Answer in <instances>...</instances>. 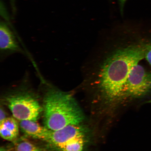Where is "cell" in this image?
<instances>
[{
  "mask_svg": "<svg viewBox=\"0 0 151 151\" xmlns=\"http://www.w3.org/2000/svg\"><path fill=\"white\" fill-rule=\"evenodd\" d=\"M145 52L146 45L130 43L116 49L105 58L94 80L104 97L110 100L124 97L130 72L145 58Z\"/></svg>",
  "mask_w": 151,
  "mask_h": 151,
  "instance_id": "6da1fadb",
  "label": "cell"
},
{
  "mask_svg": "<svg viewBox=\"0 0 151 151\" xmlns=\"http://www.w3.org/2000/svg\"><path fill=\"white\" fill-rule=\"evenodd\" d=\"M145 58L151 66V45H146Z\"/></svg>",
  "mask_w": 151,
  "mask_h": 151,
  "instance_id": "8fae6325",
  "label": "cell"
},
{
  "mask_svg": "<svg viewBox=\"0 0 151 151\" xmlns=\"http://www.w3.org/2000/svg\"><path fill=\"white\" fill-rule=\"evenodd\" d=\"M151 92V73L139 63L134 66L124 88L125 97L137 98Z\"/></svg>",
  "mask_w": 151,
  "mask_h": 151,
  "instance_id": "277c9868",
  "label": "cell"
},
{
  "mask_svg": "<svg viewBox=\"0 0 151 151\" xmlns=\"http://www.w3.org/2000/svg\"><path fill=\"white\" fill-rule=\"evenodd\" d=\"M19 125L21 130L26 135L46 141L48 140L52 131L34 121H21Z\"/></svg>",
  "mask_w": 151,
  "mask_h": 151,
  "instance_id": "52a82bcc",
  "label": "cell"
},
{
  "mask_svg": "<svg viewBox=\"0 0 151 151\" xmlns=\"http://www.w3.org/2000/svg\"><path fill=\"white\" fill-rule=\"evenodd\" d=\"M14 151H46L25 139L16 141Z\"/></svg>",
  "mask_w": 151,
  "mask_h": 151,
  "instance_id": "30bf717a",
  "label": "cell"
},
{
  "mask_svg": "<svg viewBox=\"0 0 151 151\" xmlns=\"http://www.w3.org/2000/svg\"><path fill=\"white\" fill-rule=\"evenodd\" d=\"M42 84L45 90L43 108L45 127L54 131L83 121V114L72 94L46 81Z\"/></svg>",
  "mask_w": 151,
  "mask_h": 151,
  "instance_id": "7a4b0ae2",
  "label": "cell"
},
{
  "mask_svg": "<svg viewBox=\"0 0 151 151\" xmlns=\"http://www.w3.org/2000/svg\"><path fill=\"white\" fill-rule=\"evenodd\" d=\"M30 79L26 75L16 88L6 94L4 100L13 116L17 120L37 121L42 112L35 93L30 90Z\"/></svg>",
  "mask_w": 151,
  "mask_h": 151,
  "instance_id": "3957f363",
  "label": "cell"
},
{
  "mask_svg": "<svg viewBox=\"0 0 151 151\" xmlns=\"http://www.w3.org/2000/svg\"><path fill=\"white\" fill-rule=\"evenodd\" d=\"M127 0H119V3L121 12L122 14L123 12L124 7V4Z\"/></svg>",
  "mask_w": 151,
  "mask_h": 151,
  "instance_id": "4fadbf2b",
  "label": "cell"
},
{
  "mask_svg": "<svg viewBox=\"0 0 151 151\" xmlns=\"http://www.w3.org/2000/svg\"><path fill=\"white\" fill-rule=\"evenodd\" d=\"M84 144V137H78L60 145L55 148L59 151H82Z\"/></svg>",
  "mask_w": 151,
  "mask_h": 151,
  "instance_id": "9c48e42d",
  "label": "cell"
},
{
  "mask_svg": "<svg viewBox=\"0 0 151 151\" xmlns=\"http://www.w3.org/2000/svg\"><path fill=\"white\" fill-rule=\"evenodd\" d=\"M16 119L8 117L0 123V135L5 140L15 141L19 135V124Z\"/></svg>",
  "mask_w": 151,
  "mask_h": 151,
  "instance_id": "ba28073f",
  "label": "cell"
},
{
  "mask_svg": "<svg viewBox=\"0 0 151 151\" xmlns=\"http://www.w3.org/2000/svg\"><path fill=\"white\" fill-rule=\"evenodd\" d=\"M86 129L79 124H72L56 131H52L47 142L55 148L78 137H85Z\"/></svg>",
  "mask_w": 151,
  "mask_h": 151,
  "instance_id": "8992f818",
  "label": "cell"
},
{
  "mask_svg": "<svg viewBox=\"0 0 151 151\" xmlns=\"http://www.w3.org/2000/svg\"><path fill=\"white\" fill-rule=\"evenodd\" d=\"M23 54L15 34L9 26L2 22L0 24V53L1 59L15 53Z\"/></svg>",
  "mask_w": 151,
  "mask_h": 151,
  "instance_id": "5b68a950",
  "label": "cell"
},
{
  "mask_svg": "<svg viewBox=\"0 0 151 151\" xmlns=\"http://www.w3.org/2000/svg\"><path fill=\"white\" fill-rule=\"evenodd\" d=\"M7 118L5 111L3 109L1 108L0 111V123L3 122Z\"/></svg>",
  "mask_w": 151,
  "mask_h": 151,
  "instance_id": "7c38bea8",
  "label": "cell"
}]
</instances>
